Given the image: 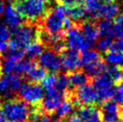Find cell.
Segmentation results:
<instances>
[{
  "instance_id": "1",
  "label": "cell",
  "mask_w": 123,
  "mask_h": 122,
  "mask_svg": "<svg viewBox=\"0 0 123 122\" xmlns=\"http://www.w3.org/2000/svg\"><path fill=\"white\" fill-rule=\"evenodd\" d=\"M41 26L33 23L26 22L16 27L12 28V38L8 41L7 48L9 50H24L31 42L39 40Z\"/></svg>"
},
{
  "instance_id": "2",
  "label": "cell",
  "mask_w": 123,
  "mask_h": 122,
  "mask_svg": "<svg viewBox=\"0 0 123 122\" xmlns=\"http://www.w3.org/2000/svg\"><path fill=\"white\" fill-rule=\"evenodd\" d=\"M12 6L23 19L33 24L41 20L49 8L43 0H14Z\"/></svg>"
},
{
  "instance_id": "3",
  "label": "cell",
  "mask_w": 123,
  "mask_h": 122,
  "mask_svg": "<svg viewBox=\"0 0 123 122\" xmlns=\"http://www.w3.org/2000/svg\"><path fill=\"white\" fill-rule=\"evenodd\" d=\"M0 107L6 122H28L31 106L18 96L0 103Z\"/></svg>"
},
{
  "instance_id": "4",
  "label": "cell",
  "mask_w": 123,
  "mask_h": 122,
  "mask_svg": "<svg viewBox=\"0 0 123 122\" xmlns=\"http://www.w3.org/2000/svg\"><path fill=\"white\" fill-rule=\"evenodd\" d=\"M66 15V8L61 5H57L54 7H49L47 12L41 18V29L49 35L59 33L63 30L62 23Z\"/></svg>"
},
{
  "instance_id": "5",
  "label": "cell",
  "mask_w": 123,
  "mask_h": 122,
  "mask_svg": "<svg viewBox=\"0 0 123 122\" xmlns=\"http://www.w3.org/2000/svg\"><path fill=\"white\" fill-rule=\"evenodd\" d=\"M17 96L26 103H30L31 106H35L41 102L44 97V92L42 86L38 83L26 82L22 85Z\"/></svg>"
},
{
  "instance_id": "6",
  "label": "cell",
  "mask_w": 123,
  "mask_h": 122,
  "mask_svg": "<svg viewBox=\"0 0 123 122\" xmlns=\"http://www.w3.org/2000/svg\"><path fill=\"white\" fill-rule=\"evenodd\" d=\"M92 85L95 90L99 102H106L112 98L114 93V83L108 75L103 73L92 79Z\"/></svg>"
},
{
  "instance_id": "7",
  "label": "cell",
  "mask_w": 123,
  "mask_h": 122,
  "mask_svg": "<svg viewBox=\"0 0 123 122\" xmlns=\"http://www.w3.org/2000/svg\"><path fill=\"white\" fill-rule=\"evenodd\" d=\"M72 100L77 108L82 106H95L99 102L95 90L90 84L74 89Z\"/></svg>"
},
{
  "instance_id": "8",
  "label": "cell",
  "mask_w": 123,
  "mask_h": 122,
  "mask_svg": "<svg viewBox=\"0 0 123 122\" xmlns=\"http://www.w3.org/2000/svg\"><path fill=\"white\" fill-rule=\"evenodd\" d=\"M65 44L66 47L70 50L75 51H86L92 45L86 41L82 31L79 27V24H75V25L68 30L65 34Z\"/></svg>"
},
{
  "instance_id": "9",
  "label": "cell",
  "mask_w": 123,
  "mask_h": 122,
  "mask_svg": "<svg viewBox=\"0 0 123 122\" xmlns=\"http://www.w3.org/2000/svg\"><path fill=\"white\" fill-rule=\"evenodd\" d=\"M62 99H63V93L60 92L58 89H56V87L47 90L45 92V96L40 103V107L42 113L46 116L54 114L60 102H62Z\"/></svg>"
},
{
  "instance_id": "10",
  "label": "cell",
  "mask_w": 123,
  "mask_h": 122,
  "mask_svg": "<svg viewBox=\"0 0 123 122\" xmlns=\"http://www.w3.org/2000/svg\"><path fill=\"white\" fill-rule=\"evenodd\" d=\"M102 122H119L122 119V107L111 100L102 102L99 109Z\"/></svg>"
},
{
  "instance_id": "11",
  "label": "cell",
  "mask_w": 123,
  "mask_h": 122,
  "mask_svg": "<svg viewBox=\"0 0 123 122\" xmlns=\"http://www.w3.org/2000/svg\"><path fill=\"white\" fill-rule=\"evenodd\" d=\"M37 64L43 67L47 72H50V74L57 75L61 70V61L60 58L57 53L51 49H46L42 52V54L39 57Z\"/></svg>"
},
{
  "instance_id": "12",
  "label": "cell",
  "mask_w": 123,
  "mask_h": 122,
  "mask_svg": "<svg viewBox=\"0 0 123 122\" xmlns=\"http://www.w3.org/2000/svg\"><path fill=\"white\" fill-rule=\"evenodd\" d=\"M59 55L62 67L67 71V73L77 71L82 67L81 56L77 51L66 49Z\"/></svg>"
},
{
  "instance_id": "13",
  "label": "cell",
  "mask_w": 123,
  "mask_h": 122,
  "mask_svg": "<svg viewBox=\"0 0 123 122\" xmlns=\"http://www.w3.org/2000/svg\"><path fill=\"white\" fill-rule=\"evenodd\" d=\"M80 30L82 31L86 41L89 42L91 45L93 44V42L98 39L99 32L96 26L94 21L92 20H85L82 21L81 24H79Z\"/></svg>"
},
{
  "instance_id": "14",
  "label": "cell",
  "mask_w": 123,
  "mask_h": 122,
  "mask_svg": "<svg viewBox=\"0 0 123 122\" xmlns=\"http://www.w3.org/2000/svg\"><path fill=\"white\" fill-rule=\"evenodd\" d=\"M106 67L107 66L105 64V61L101 57L100 58L92 61L89 64L83 66V68H84V72L88 75L89 77L92 79V78L103 74L105 71Z\"/></svg>"
},
{
  "instance_id": "15",
  "label": "cell",
  "mask_w": 123,
  "mask_h": 122,
  "mask_svg": "<svg viewBox=\"0 0 123 122\" xmlns=\"http://www.w3.org/2000/svg\"><path fill=\"white\" fill-rule=\"evenodd\" d=\"M69 81V85L73 86L75 89L88 85L92 82V78H90L86 73L82 70H77L75 72L67 73Z\"/></svg>"
},
{
  "instance_id": "16",
  "label": "cell",
  "mask_w": 123,
  "mask_h": 122,
  "mask_svg": "<svg viewBox=\"0 0 123 122\" xmlns=\"http://www.w3.org/2000/svg\"><path fill=\"white\" fill-rule=\"evenodd\" d=\"M5 24L7 27L14 28L23 24V18L15 11L12 5H8L5 10Z\"/></svg>"
},
{
  "instance_id": "17",
  "label": "cell",
  "mask_w": 123,
  "mask_h": 122,
  "mask_svg": "<svg viewBox=\"0 0 123 122\" xmlns=\"http://www.w3.org/2000/svg\"><path fill=\"white\" fill-rule=\"evenodd\" d=\"M48 75L47 71L43 67H40L37 64V62L34 61L33 65L31 66V69L27 72L25 76L27 77L28 82H32V83H39L43 80V78Z\"/></svg>"
},
{
  "instance_id": "18",
  "label": "cell",
  "mask_w": 123,
  "mask_h": 122,
  "mask_svg": "<svg viewBox=\"0 0 123 122\" xmlns=\"http://www.w3.org/2000/svg\"><path fill=\"white\" fill-rule=\"evenodd\" d=\"M119 12H120V5L118 3L113 2V3L106 4L103 5L101 8L98 18L102 17V19L110 20L111 18H115L119 14Z\"/></svg>"
},
{
  "instance_id": "19",
  "label": "cell",
  "mask_w": 123,
  "mask_h": 122,
  "mask_svg": "<svg viewBox=\"0 0 123 122\" xmlns=\"http://www.w3.org/2000/svg\"><path fill=\"white\" fill-rule=\"evenodd\" d=\"M66 14L68 15V17L71 19L75 24H80V22L86 17V12L85 10V7L82 5H77L74 6L65 7Z\"/></svg>"
},
{
  "instance_id": "20",
  "label": "cell",
  "mask_w": 123,
  "mask_h": 122,
  "mask_svg": "<svg viewBox=\"0 0 123 122\" xmlns=\"http://www.w3.org/2000/svg\"><path fill=\"white\" fill-rule=\"evenodd\" d=\"M43 51H44V45L38 40L31 42L30 45H28L25 49L24 54L28 57L29 60L35 61V58L41 56Z\"/></svg>"
},
{
  "instance_id": "21",
  "label": "cell",
  "mask_w": 123,
  "mask_h": 122,
  "mask_svg": "<svg viewBox=\"0 0 123 122\" xmlns=\"http://www.w3.org/2000/svg\"><path fill=\"white\" fill-rule=\"evenodd\" d=\"M106 75H108L111 78L113 83L117 85H120L123 83V67H117V66H109L106 67L105 71Z\"/></svg>"
},
{
  "instance_id": "22",
  "label": "cell",
  "mask_w": 123,
  "mask_h": 122,
  "mask_svg": "<svg viewBox=\"0 0 123 122\" xmlns=\"http://www.w3.org/2000/svg\"><path fill=\"white\" fill-rule=\"evenodd\" d=\"M96 26L100 36L103 38H111V36H112V23L110 20L102 19L96 23Z\"/></svg>"
},
{
  "instance_id": "23",
  "label": "cell",
  "mask_w": 123,
  "mask_h": 122,
  "mask_svg": "<svg viewBox=\"0 0 123 122\" xmlns=\"http://www.w3.org/2000/svg\"><path fill=\"white\" fill-rule=\"evenodd\" d=\"M105 61L111 66L122 67H123V52H112L107 51L104 55Z\"/></svg>"
},
{
  "instance_id": "24",
  "label": "cell",
  "mask_w": 123,
  "mask_h": 122,
  "mask_svg": "<svg viewBox=\"0 0 123 122\" xmlns=\"http://www.w3.org/2000/svg\"><path fill=\"white\" fill-rule=\"evenodd\" d=\"M112 36L123 40V12L114 18L112 24Z\"/></svg>"
},
{
  "instance_id": "25",
  "label": "cell",
  "mask_w": 123,
  "mask_h": 122,
  "mask_svg": "<svg viewBox=\"0 0 123 122\" xmlns=\"http://www.w3.org/2000/svg\"><path fill=\"white\" fill-rule=\"evenodd\" d=\"M33 63H34V61H31L29 59H22V60L18 61L15 64L14 73L20 76H22V75H25L27 74V72L31 69Z\"/></svg>"
},
{
  "instance_id": "26",
  "label": "cell",
  "mask_w": 123,
  "mask_h": 122,
  "mask_svg": "<svg viewBox=\"0 0 123 122\" xmlns=\"http://www.w3.org/2000/svg\"><path fill=\"white\" fill-rule=\"evenodd\" d=\"M9 78V87H10V91L14 95H17L18 91L20 90L21 86L23 85V79L22 76L15 74H11L8 75Z\"/></svg>"
},
{
  "instance_id": "27",
  "label": "cell",
  "mask_w": 123,
  "mask_h": 122,
  "mask_svg": "<svg viewBox=\"0 0 123 122\" xmlns=\"http://www.w3.org/2000/svg\"><path fill=\"white\" fill-rule=\"evenodd\" d=\"M100 58H101V56H100L99 52L95 49H88V50L84 51L81 55L82 66L89 64V63H91V62L96 60Z\"/></svg>"
},
{
  "instance_id": "28",
  "label": "cell",
  "mask_w": 123,
  "mask_h": 122,
  "mask_svg": "<svg viewBox=\"0 0 123 122\" xmlns=\"http://www.w3.org/2000/svg\"><path fill=\"white\" fill-rule=\"evenodd\" d=\"M24 56V51L21 49H15V50H8L5 52L3 55V58L6 60L12 61L14 63H16L18 61L23 59Z\"/></svg>"
},
{
  "instance_id": "29",
  "label": "cell",
  "mask_w": 123,
  "mask_h": 122,
  "mask_svg": "<svg viewBox=\"0 0 123 122\" xmlns=\"http://www.w3.org/2000/svg\"><path fill=\"white\" fill-rule=\"evenodd\" d=\"M95 106H82V107H79L76 109L75 114L82 120L86 121V119H88L92 116L93 111L95 110Z\"/></svg>"
},
{
  "instance_id": "30",
  "label": "cell",
  "mask_w": 123,
  "mask_h": 122,
  "mask_svg": "<svg viewBox=\"0 0 123 122\" xmlns=\"http://www.w3.org/2000/svg\"><path fill=\"white\" fill-rule=\"evenodd\" d=\"M56 89L64 93L66 91L68 90L69 87V81L67 74H59L57 77V84H56Z\"/></svg>"
},
{
  "instance_id": "31",
  "label": "cell",
  "mask_w": 123,
  "mask_h": 122,
  "mask_svg": "<svg viewBox=\"0 0 123 122\" xmlns=\"http://www.w3.org/2000/svg\"><path fill=\"white\" fill-rule=\"evenodd\" d=\"M57 77L58 75L55 74H49L43 78V80L41 81V86L43 89L49 90V89L55 88L56 84H57Z\"/></svg>"
},
{
  "instance_id": "32",
  "label": "cell",
  "mask_w": 123,
  "mask_h": 122,
  "mask_svg": "<svg viewBox=\"0 0 123 122\" xmlns=\"http://www.w3.org/2000/svg\"><path fill=\"white\" fill-rule=\"evenodd\" d=\"M111 101L117 103L118 105L123 107V83L117 85L114 89V93L112 95Z\"/></svg>"
},
{
  "instance_id": "33",
  "label": "cell",
  "mask_w": 123,
  "mask_h": 122,
  "mask_svg": "<svg viewBox=\"0 0 123 122\" xmlns=\"http://www.w3.org/2000/svg\"><path fill=\"white\" fill-rule=\"evenodd\" d=\"M112 43L111 39L109 37L106 38H102L101 40L98 41L97 44H96V49L97 50L100 52H107V50H109L111 45Z\"/></svg>"
},
{
  "instance_id": "34",
  "label": "cell",
  "mask_w": 123,
  "mask_h": 122,
  "mask_svg": "<svg viewBox=\"0 0 123 122\" xmlns=\"http://www.w3.org/2000/svg\"><path fill=\"white\" fill-rule=\"evenodd\" d=\"M16 63H14L12 61L6 60L3 59V61L1 62V67H2V73H5L6 75H11L14 70V67H15Z\"/></svg>"
},
{
  "instance_id": "35",
  "label": "cell",
  "mask_w": 123,
  "mask_h": 122,
  "mask_svg": "<svg viewBox=\"0 0 123 122\" xmlns=\"http://www.w3.org/2000/svg\"><path fill=\"white\" fill-rule=\"evenodd\" d=\"M11 39V30L6 24H0V41L6 42Z\"/></svg>"
},
{
  "instance_id": "36",
  "label": "cell",
  "mask_w": 123,
  "mask_h": 122,
  "mask_svg": "<svg viewBox=\"0 0 123 122\" xmlns=\"http://www.w3.org/2000/svg\"><path fill=\"white\" fill-rule=\"evenodd\" d=\"M109 51L112 52H123V40L117 39L116 41H112L109 49Z\"/></svg>"
},
{
  "instance_id": "37",
  "label": "cell",
  "mask_w": 123,
  "mask_h": 122,
  "mask_svg": "<svg viewBox=\"0 0 123 122\" xmlns=\"http://www.w3.org/2000/svg\"><path fill=\"white\" fill-rule=\"evenodd\" d=\"M58 5H61L65 7H70L77 5H83V0H56Z\"/></svg>"
},
{
  "instance_id": "38",
  "label": "cell",
  "mask_w": 123,
  "mask_h": 122,
  "mask_svg": "<svg viewBox=\"0 0 123 122\" xmlns=\"http://www.w3.org/2000/svg\"><path fill=\"white\" fill-rule=\"evenodd\" d=\"M74 25H75V23H74L69 17L66 16L65 18H64V20H63V23H62V29H63V30H64L65 32H67V31L70 30Z\"/></svg>"
},
{
  "instance_id": "39",
  "label": "cell",
  "mask_w": 123,
  "mask_h": 122,
  "mask_svg": "<svg viewBox=\"0 0 123 122\" xmlns=\"http://www.w3.org/2000/svg\"><path fill=\"white\" fill-rule=\"evenodd\" d=\"M85 122H102L99 109L96 108L95 110H94V111H93V113L92 114V116H91L88 119H86Z\"/></svg>"
},
{
  "instance_id": "40",
  "label": "cell",
  "mask_w": 123,
  "mask_h": 122,
  "mask_svg": "<svg viewBox=\"0 0 123 122\" xmlns=\"http://www.w3.org/2000/svg\"><path fill=\"white\" fill-rule=\"evenodd\" d=\"M64 122H82V119L79 118L78 116L76 115V114H72L70 115L69 117H68L66 119L63 120Z\"/></svg>"
},
{
  "instance_id": "41",
  "label": "cell",
  "mask_w": 123,
  "mask_h": 122,
  "mask_svg": "<svg viewBox=\"0 0 123 122\" xmlns=\"http://www.w3.org/2000/svg\"><path fill=\"white\" fill-rule=\"evenodd\" d=\"M38 122H58L54 120V119H50L49 116H46V115H43L41 117V119L38 120Z\"/></svg>"
},
{
  "instance_id": "42",
  "label": "cell",
  "mask_w": 123,
  "mask_h": 122,
  "mask_svg": "<svg viewBox=\"0 0 123 122\" xmlns=\"http://www.w3.org/2000/svg\"><path fill=\"white\" fill-rule=\"evenodd\" d=\"M99 1V3L103 6V5H106V4H110V3H113V2H115V0H98Z\"/></svg>"
},
{
  "instance_id": "43",
  "label": "cell",
  "mask_w": 123,
  "mask_h": 122,
  "mask_svg": "<svg viewBox=\"0 0 123 122\" xmlns=\"http://www.w3.org/2000/svg\"><path fill=\"white\" fill-rule=\"evenodd\" d=\"M5 4L2 2V0H0V16L4 14V12H5Z\"/></svg>"
},
{
  "instance_id": "44",
  "label": "cell",
  "mask_w": 123,
  "mask_h": 122,
  "mask_svg": "<svg viewBox=\"0 0 123 122\" xmlns=\"http://www.w3.org/2000/svg\"><path fill=\"white\" fill-rule=\"evenodd\" d=\"M0 122H6L5 117H4L3 112H2V110H1V107H0Z\"/></svg>"
},
{
  "instance_id": "45",
  "label": "cell",
  "mask_w": 123,
  "mask_h": 122,
  "mask_svg": "<svg viewBox=\"0 0 123 122\" xmlns=\"http://www.w3.org/2000/svg\"><path fill=\"white\" fill-rule=\"evenodd\" d=\"M14 0H2V2H3L4 4H9L10 5L11 2H13Z\"/></svg>"
},
{
  "instance_id": "46",
  "label": "cell",
  "mask_w": 123,
  "mask_h": 122,
  "mask_svg": "<svg viewBox=\"0 0 123 122\" xmlns=\"http://www.w3.org/2000/svg\"><path fill=\"white\" fill-rule=\"evenodd\" d=\"M2 58H1V56H0V77L2 76V67H1V62H2Z\"/></svg>"
},
{
  "instance_id": "47",
  "label": "cell",
  "mask_w": 123,
  "mask_h": 122,
  "mask_svg": "<svg viewBox=\"0 0 123 122\" xmlns=\"http://www.w3.org/2000/svg\"><path fill=\"white\" fill-rule=\"evenodd\" d=\"M83 1H85V3H86V2H91L92 0H83Z\"/></svg>"
},
{
  "instance_id": "48",
  "label": "cell",
  "mask_w": 123,
  "mask_h": 122,
  "mask_svg": "<svg viewBox=\"0 0 123 122\" xmlns=\"http://www.w3.org/2000/svg\"><path fill=\"white\" fill-rule=\"evenodd\" d=\"M119 122H123V116H122V119H120V121H119Z\"/></svg>"
}]
</instances>
